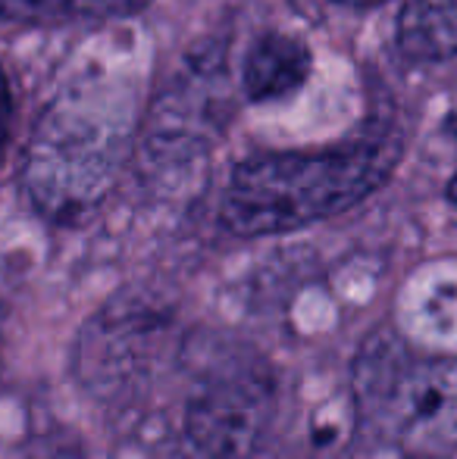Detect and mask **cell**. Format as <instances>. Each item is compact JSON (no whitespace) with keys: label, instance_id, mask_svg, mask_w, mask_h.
<instances>
[{"label":"cell","instance_id":"cell-3","mask_svg":"<svg viewBox=\"0 0 457 459\" xmlns=\"http://www.w3.org/2000/svg\"><path fill=\"white\" fill-rule=\"evenodd\" d=\"M354 394L373 431L408 456L457 450V359L420 357L391 334H373L354 363Z\"/></svg>","mask_w":457,"mask_h":459},{"label":"cell","instance_id":"cell-7","mask_svg":"<svg viewBox=\"0 0 457 459\" xmlns=\"http://www.w3.org/2000/svg\"><path fill=\"white\" fill-rule=\"evenodd\" d=\"M154 0H69V10L85 19H119L145 10Z\"/></svg>","mask_w":457,"mask_h":459},{"label":"cell","instance_id":"cell-11","mask_svg":"<svg viewBox=\"0 0 457 459\" xmlns=\"http://www.w3.org/2000/svg\"><path fill=\"white\" fill-rule=\"evenodd\" d=\"M448 197H452V204H457V176L452 178V185H448Z\"/></svg>","mask_w":457,"mask_h":459},{"label":"cell","instance_id":"cell-10","mask_svg":"<svg viewBox=\"0 0 457 459\" xmlns=\"http://www.w3.org/2000/svg\"><path fill=\"white\" fill-rule=\"evenodd\" d=\"M351 6V10H366V6H382L389 4V0H292V6L298 13H307V16H313V13L320 10V6Z\"/></svg>","mask_w":457,"mask_h":459},{"label":"cell","instance_id":"cell-2","mask_svg":"<svg viewBox=\"0 0 457 459\" xmlns=\"http://www.w3.org/2000/svg\"><path fill=\"white\" fill-rule=\"evenodd\" d=\"M132 94L104 79L69 85L35 126L22 185L54 222L88 216L113 191L132 141Z\"/></svg>","mask_w":457,"mask_h":459},{"label":"cell","instance_id":"cell-6","mask_svg":"<svg viewBox=\"0 0 457 459\" xmlns=\"http://www.w3.org/2000/svg\"><path fill=\"white\" fill-rule=\"evenodd\" d=\"M398 54L410 63H439L457 54V0H408L398 16Z\"/></svg>","mask_w":457,"mask_h":459},{"label":"cell","instance_id":"cell-9","mask_svg":"<svg viewBox=\"0 0 457 459\" xmlns=\"http://www.w3.org/2000/svg\"><path fill=\"white\" fill-rule=\"evenodd\" d=\"M10 128H13V91L4 69H0V160H4L6 141H10Z\"/></svg>","mask_w":457,"mask_h":459},{"label":"cell","instance_id":"cell-4","mask_svg":"<svg viewBox=\"0 0 457 459\" xmlns=\"http://www.w3.org/2000/svg\"><path fill=\"white\" fill-rule=\"evenodd\" d=\"M276 419V385L260 366H229L198 385L185 429L210 459H257Z\"/></svg>","mask_w":457,"mask_h":459},{"label":"cell","instance_id":"cell-1","mask_svg":"<svg viewBox=\"0 0 457 459\" xmlns=\"http://www.w3.org/2000/svg\"><path fill=\"white\" fill-rule=\"evenodd\" d=\"M398 160L401 138L379 128L326 151L257 153L232 169L223 225L232 235L263 238L323 222L379 191Z\"/></svg>","mask_w":457,"mask_h":459},{"label":"cell","instance_id":"cell-8","mask_svg":"<svg viewBox=\"0 0 457 459\" xmlns=\"http://www.w3.org/2000/svg\"><path fill=\"white\" fill-rule=\"evenodd\" d=\"M69 0H0V16L16 19V22H35V19L54 16Z\"/></svg>","mask_w":457,"mask_h":459},{"label":"cell","instance_id":"cell-5","mask_svg":"<svg viewBox=\"0 0 457 459\" xmlns=\"http://www.w3.org/2000/svg\"><path fill=\"white\" fill-rule=\"evenodd\" d=\"M311 75V50L304 41L267 31L250 44L242 66V88L250 103L286 100Z\"/></svg>","mask_w":457,"mask_h":459},{"label":"cell","instance_id":"cell-12","mask_svg":"<svg viewBox=\"0 0 457 459\" xmlns=\"http://www.w3.org/2000/svg\"><path fill=\"white\" fill-rule=\"evenodd\" d=\"M0 351H4V334H0ZM0 366H4V357H0Z\"/></svg>","mask_w":457,"mask_h":459}]
</instances>
